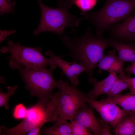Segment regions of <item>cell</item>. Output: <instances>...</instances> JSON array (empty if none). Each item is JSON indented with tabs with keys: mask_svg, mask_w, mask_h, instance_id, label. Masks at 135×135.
Returning <instances> with one entry per match:
<instances>
[{
	"mask_svg": "<svg viewBox=\"0 0 135 135\" xmlns=\"http://www.w3.org/2000/svg\"><path fill=\"white\" fill-rule=\"evenodd\" d=\"M17 86H14L12 87L8 86L6 89L8 92L6 93L2 92L0 90V106H4L6 109H9L8 102L10 96L14 94L15 91L17 88Z\"/></svg>",
	"mask_w": 135,
	"mask_h": 135,
	"instance_id": "ffe728a7",
	"label": "cell"
},
{
	"mask_svg": "<svg viewBox=\"0 0 135 135\" xmlns=\"http://www.w3.org/2000/svg\"><path fill=\"white\" fill-rule=\"evenodd\" d=\"M16 32L15 30L10 31L0 30V42H2L9 35L14 33Z\"/></svg>",
	"mask_w": 135,
	"mask_h": 135,
	"instance_id": "4316f807",
	"label": "cell"
},
{
	"mask_svg": "<svg viewBox=\"0 0 135 135\" xmlns=\"http://www.w3.org/2000/svg\"><path fill=\"white\" fill-rule=\"evenodd\" d=\"M16 2H12L10 0H0V14L1 16L14 12V7Z\"/></svg>",
	"mask_w": 135,
	"mask_h": 135,
	"instance_id": "cb8c5ba5",
	"label": "cell"
},
{
	"mask_svg": "<svg viewBox=\"0 0 135 135\" xmlns=\"http://www.w3.org/2000/svg\"><path fill=\"white\" fill-rule=\"evenodd\" d=\"M104 99L119 105L126 110L131 112H135V95L130 93L124 94H120Z\"/></svg>",
	"mask_w": 135,
	"mask_h": 135,
	"instance_id": "e0dca14e",
	"label": "cell"
},
{
	"mask_svg": "<svg viewBox=\"0 0 135 135\" xmlns=\"http://www.w3.org/2000/svg\"><path fill=\"white\" fill-rule=\"evenodd\" d=\"M119 73L118 78L124 80L130 84L129 93L135 95V77L130 78L127 77L123 71Z\"/></svg>",
	"mask_w": 135,
	"mask_h": 135,
	"instance_id": "d4e9b609",
	"label": "cell"
},
{
	"mask_svg": "<svg viewBox=\"0 0 135 135\" xmlns=\"http://www.w3.org/2000/svg\"><path fill=\"white\" fill-rule=\"evenodd\" d=\"M125 70L127 72L135 75V65L132 63L131 64L124 68Z\"/></svg>",
	"mask_w": 135,
	"mask_h": 135,
	"instance_id": "83f0119b",
	"label": "cell"
},
{
	"mask_svg": "<svg viewBox=\"0 0 135 135\" xmlns=\"http://www.w3.org/2000/svg\"><path fill=\"white\" fill-rule=\"evenodd\" d=\"M110 46L118 52L119 58L124 62H135V44L124 43L111 38Z\"/></svg>",
	"mask_w": 135,
	"mask_h": 135,
	"instance_id": "9a60e30c",
	"label": "cell"
},
{
	"mask_svg": "<svg viewBox=\"0 0 135 135\" xmlns=\"http://www.w3.org/2000/svg\"><path fill=\"white\" fill-rule=\"evenodd\" d=\"M115 72L110 73L108 77L100 81H97L95 79L93 83V88L87 94L88 98L96 100L99 96L106 94L110 90L114 82L118 78Z\"/></svg>",
	"mask_w": 135,
	"mask_h": 135,
	"instance_id": "5bb4252c",
	"label": "cell"
},
{
	"mask_svg": "<svg viewBox=\"0 0 135 135\" xmlns=\"http://www.w3.org/2000/svg\"><path fill=\"white\" fill-rule=\"evenodd\" d=\"M135 10V0H106L98 11L80 14L94 26L96 36H101L112 26L126 19Z\"/></svg>",
	"mask_w": 135,
	"mask_h": 135,
	"instance_id": "7a4b0ae2",
	"label": "cell"
},
{
	"mask_svg": "<svg viewBox=\"0 0 135 135\" xmlns=\"http://www.w3.org/2000/svg\"><path fill=\"white\" fill-rule=\"evenodd\" d=\"M114 132L117 135H135V120L128 114L120 122Z\"/></svg>",
	"mask_w": 135,
	"mask_h": 135,
	"instance_id": "ac0fdd59",
	"label": "cell"
},
{
	"mask_svg": "<svg viewBox=\"0 0 135 135\" xmlns=\"http://www.w3.org/2000/svg\"><path fill=\"white\" fill-rule=\"evenodd\" d=\"M98 121L102 128V135H112L110 124L102 119Z\"/></svg>",
	"mask_w": 135,
	"mask_h": 135,
	"instance_id": "484cf974",
	"label": "cell"
},
{
	"mask_svg": "<svg viewBox=\"0 0 135 135\" xmlns=\"http://www.w3.org/2000/svg\"><path fill=\"white\" fill-rule=\"evenodd\" d=\"M61 40L70 50L69 56L75 62H79L86 67L89 82L93 83L95 80L92 77L93 70L103 56L105 48L110 46L111 38L94 36L88 27L86 33L80 38L72 39L64 36Z\"/></svg>",
	"mask_w": 135,
	"mask_h": 135,
	"instance_id": "6da1fadb",
	"label": "cell"
},
{
	"mask_svg": "<svg viewBox=\"0 0 135 135\" xmlns=\"http://www.w3.org/2000/svg\"><path fill=\"white\" fill-rule=\"evenodd\" d=\"M61 94V92L60 90L52 94L47 105L42 118L36 126L29 132V135L40 134V129L45 124L56 121L59 114Z\"/></svg>",
	"mask_w": 135,
	"mask_h": 135,
	"instance_id": "8fae6325",
	"label": "cell"
},
{
	"mask_svg": "<svg viewBox=\"0 0 135 135\" xmlns=\"http://www.w3.org/2000/svg\"><path fill=\"white\" fill-rule=\"evenodd\" d=\"M46 54L50 57L51 63L50 66L54 65L58 66L70 80L72 86H76L78 84L79 75L83 72H86V67L82 64L66 62L54 55L50 50L47 52Z\"/></svg>",
	"mask_w": 135,
	"mask_h": 135,
	"instance_id": "9c48e42d",
	"label": "cell"
},
{
	"mask_svg": "<svg viewBox=\"0 0 135 135\" xmlns=\"http://www.w3.org/2000/svg\"><path fill=\"white\" fill-rule=\"evenodd\" d=\"M8 44L7 46L2 48L0 51L2 53L10 54L9 64L12 69L20 68L43 69L50 64V58H47L42 55L41 49L23 46L11 40L8 41Z\"/></svg>",
	"mask_w": 135,
	"mask_h": 135,
	"instance_id": "5b68a950",
	"label": "cell"
},
{
	"mask_svg": "<svg viewBox=\"0 0 135 135\" xmlns=\"http://www.w3.org/2000/svg\"><path fill=\"white\" fill-rule=\"evenodd\" d=\"M72 120L88 129L94 135H102L101 126L92 106L89 107L86 104L84 105L77 112Z\"/></svg>",
	"mask_w": 135,
	"mask_h": 135,
	"instance_id": "30bf717a",
	"label": "cell"
},
{
	"mask_svg": "<svg viewBox=\"0 0 135 135\" xmlns=\"http://www.w3.org/2000/svg\"><path fill=\"white\" fill-rule=\"evenodd\" d=\"M132 63H133L135 65V62H132Z\"/></svg>",
	"mask_w": 135,
	"mask_h": 135,
	"instance_id": "f546056e",
	"label": "cell"
},
{
	"mask_svg": "<svg viewBox=\"0 0 135 135\" xmlns=\"http://www.w3.org/2000/svg\"><path fill=\"white\" fill-rule=\"evenodd\" d=\"M56 67L52 65L50 68L32 69L20 68L22 79L26 84L25 88L30 92L32 96L39 100H49L54 89L57 88V81L54 78L52 72Z\"/></svg>",
	"mask_w": 135,
	"mask_h": 135,
	"instance_id": "277c9868",
	"label": "cell"
},
{
	"mask_svg": "<svg viewBox=\"0 0 135 135\" xmlns=\"http://www.w3.org/2000/svg\"><path fill=\"white\" fill-rule=\"evenodd\" d=\"M108 29L114 36L121 39H135V10L132 15L122 22L117 23Z\"/></svg>",
	"mask_w": 135,
	"mask_h": 135,
	"instance_id": "7c38bea8",
	"label": "cell"
},
{
	"mask_svg": "<svg viewBox=\"0 0 135 135\" xmlns=\"http://www.w3.org/2000/svg\"><path fill=\"white\" fill-rule=\"evenodd\" d=\"M98 63L96 67L109 73L113 72L117 74L123 71L124 62L116 56L115 50L110 51L107 55H104Z\"/></svg>",
	"mask_w": 135,
	"mask_h": 135,
	"instance_id": "4fadbf2b",
	"label": "cell"
},
{
	"mask_svg": "<svg viewBox=\"0 0 135 135\" xmlns=\"http://www.w3.org/2000/svg\"><path fill=\"white\" fill-rule=\"evenodd\" d=\"M72 135H92L93 133L88 129L75 121H71Z\"/></svg>",
	"mask_w": 135,
	"mask_h": 135,
	"instance_id": "44dd1931",
	"label": "cell"
},
{
	"mask_svg": "<svg viewBox=\"0 0 135 135\" xmlns=\"http://www.w3.org/2000/svg\"><path fill=\"white\" fill-rule=\"evenodd\" d=\"M37 0L40 8L41 17L39 26L34 32V35L48 31L62 34L66 28L77 26L83 19L69 12V9L74 4V0H60L58 8L48 7L41 0Z\"/></svg>",
	"mask_w": 135,
	"mask_h": 135,
	"instance_id": "3957f363",
	"label": "cell"
},
{
	"mask_svg": "<svg viewBox=\"0 0 135 135\" xmlns=\"http://www.w3.org/2000/svg\"><path fill=\"white\" fill-rule=\"evenodd\" d=\"M97 0H74V4L79 8L83 12L92 10L95 6Z\"/></svg>",
	"mask_w": 135,
	"mask_h": 135,
	"instance_id": "7402d4cb",
	"label": "cell"
},
{
	"mask_svg": "<svg viewBox=\"0 0 135 135\" xmlns=\"http://www.w3.org/2000/svg\"><path fill=\"white\" fill-rule=\"evenodd\" d=\"M86 102L99 113L102 120L114 129L121 120L131 112L121 109L115 103L104 99L98 101L88 97Z\"/></svg>",
	"mask_w": 135,
	"mask_h": 135,
	"instance_id": "ba28073f",
	"label": "cell"
},
{
	"mask_svg": "<svg viewBox=\"0 0 135 135\" xmlns=\"http://www.w3.org/2000/svg\"><path fill=\"white\" fill-rule=\"evenodd\" d=\"M55 124L52 126L44 128L40 134L47 135H72L71 123L58 116Z\"/></svg>",
	"mask_w": 135,
	"mask_h": 135,
	"instance_id": "2e32d148",
	"label": "cell"
},
{
	"mask_svg": "<svg viewBox=\"0 0 135 135\" xmlns=\"http://www.w3.org/2000/svg\"><path fill=\"white\" fill-rule=\"evenodd\" d=\"M130 86L129 82L118 78L114 82L110 90L106 94L107 98L112 97L121 94L124 90L129 88Z\"/></svg>",
	"mask_w": 135,
	"mask_h": 135,
	"instance_id": "d6986e66",
	"label": "cell"
},
{
	"mask_svg": "<svg viewBox=\"0 0 135 135\" xmlns=\"http://www.w3.org/2000/svg\"><path fill=\"white\" fill-rule=\"evenodd\" d=\"M50 100H39L36 104L28 109L27 116L18 124L10 129L1 126V134L8 135H24L27 134L42 120Z\"/></svg>",
	"mask_w": 135,
	"mask_h": 135,
	"instance_id": "52a82bcc",
	"label": "cell"
},
{
	"mask_svg": "<svg viewBox=\"0 0 135 135\" xmlns=\"http://www.w3.org/2000/svg\"><path fill=\"white\" fill-rule=\"evenodd\" d=\"M128 115L132 116L135 120V112H130Z\"/></svg>",
	"mask_w": 135,
	"mask_h": 135,
	"instance_id": "f1b7e54d",
	"label": "cell"
},
{
	"mask_svg": "<svg viewBox=\"0 0 135 135\" xmlns=\"http://www.w3.org/2000/svg\"><path fill=\"white\" fill-rule=\"evenodd\" d=\"M57 88L61 92L58 117L66 120H72L77 112L86 104L88 96L76 87L69 85L68 80L57 81Z\"/></svg>",
	"mask_w": 135,
	"mask_h": 135,
	"instance_id": "8992f818",
	"label": "cell"
},
{
	"mask_svg": "<svg viewBox=\"0 0 135 135\" xmlns=\"http://www.w3.org/2000/svg\"><path fill=\"white\" fill-rule=\"evenodd\" d=\"M28 109L24 104L20 103L16 105L15 107L13 112L14 118L16 119H24L27 116Z\"/></svg>",
	"mask_w": 135,
	"mask_h": 135,
	"instance_id": "603a6c76",
	"label": "cell"
}]
</instances>
